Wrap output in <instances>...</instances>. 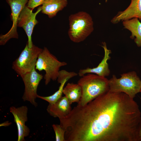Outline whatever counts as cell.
Wrapping results in <instances>:
<instances>
[{"mask_svg": "<svg viewBox=\"0 0 141 141\" xmlns=\"http://www.w3.org/2000/svg\"><path fill=\"white\" fill-rule=\"evenodd\" d=\"M52 127L55 134L56 141H65L66 131L60 125L54 124Z\"/></svg>", "mask_w": 141, "mask_h": 141, "instance_id": "cell-19", "label": "cell"}, {"mask_svg": "<svg viewBox=\"0 0 141 141\" xmlns=\"http://www.w3.org/2000/svg\"><path fill=\"white\" fill-rule=\"evenodd\" d=\"M9 110L13 116L14 121L17 127V141H25V138L29 135L30 132L29 128L25 125L28 120V108L26 106L18 107L11 106Z\"/></svg>", "mask_w": 141, "mask_h": 141, "instance_id": "cell-10", "label": "cell"}, {"mask_svg": "<svg viewBox=\"0 0 141 141\" xmlns=\"http://www.w3.org/2000/svg\"><path fill=\"white\" fill-rule=\"evenodd\" d=\"M102 47L104 52V57L98 66L92 68H87L85 69H80L78 72L79 75L81 77L86 74L95 73L99 76L105 77L108 76L110 73L107 63L108 60L111 57L109 55L111 53V50L107 49L106 43L102 42Z\"/></svg>", "mask_w": 141, "mask_h": 141, "instance_id": "cell-12", "label": "cell"}, {"mask_svg": "<svg viewBox=\"0 0 141 141\" xmlns=\"http://www.w3.org/2000/svg\"><path fill=\"white\" fill-rule=\"evenodd\" d=\"M140 92L141 93V89H140ZM140 99L141 100V98H140Z\"/></svg>", "mask_w": 141, "mask_h": 141, "instance_id": "cell-23", "label": "cell"}, {"mask_svg": "<svg viewBox=\"0 0 141 141\" xmlns=\"http://www.w3.org/2000/svg\"><path fill=\"white\" fill-rule=\"evenodd\" d=\"M29 0H6L11 9V18L13 22L11 27L6 34L0 36V45H4L10 39H18L17 31L19 17L23 9L26 5Z\"/></svg>", "mask_w": 141, "mask_h": 141, "instance_id": "cell-8", "label": "cell"}, {"mask_svg": "<svg viewBox=\"0 0 141 141\" xmlns=\"http://www.w3.org/2000/svg\"><path fill=\"white\" fill-rule=\"evenodd\" d=\"M11 124V122H9L8 121H6L3 123L1 124L0 126H9Z\"/></svg>", "mask_w": 141, "mask_h": 141, "instance_id": "cell-22", "label": "cell"}, {"mask_svg": "<svg viewBox=\"0 0 141 141\" xmlns=\"http://www.w3.org/2000/svg\"><path fill=\"white\" fill-rule=\"evenodd\" d=\"M71 105L65 96H62L55 103L49 104L46 110L51 116L61 119L65 118L70 114L72 109Z\"/></svg>", "mask_w": 141, "mask_h": 141, "instance_id": "cell-13", "label": "cell"}, {"mask_svg": "<svg viewBox=\"0 0 141 141\" xmlns=\"http://www.w3.org/2000/svg\"><path fill=\"white\" fill-rule=\"evenodd\" d=\"M118 78L115 75L109 80V91L123 92L134 99L136 95L140 92L141 80L136 73L132 71L121 75Z\"/></svg>", "mask_w": 141, "mask_h": 141, "instance_id": "cell-4", "label": "cell"}, {"mask_svg": "<svg viewBox=\"0 0 141 141\" xmlns=\"http://www.w3.org/2000/svg\"><path fill=\"white\" fill-rule=\"evenodd\" d=\"M67 64L66 62L60 61L45 47L39 55L35 69L39 71H45L44 78L46 85L51 80L54 81L57 79L60 68Z\"/></svg>", "mask_w": 141, "mask_h": 141, "instance_id": "cell-5", "label": "cell"}, {"mask_svg": "<svg viewBox=\"0 0 141 141\" xmlns=\"http://www.w3.org/2000/svg\"><path fill=\"white\" fill-rule=\"evenodd\" d=\"M68 81L66 80L60 84L58 90L51 95L47 96H43L37 95V97L47 102L49 104H53L57 102L62 96L64 86Z\"/></svg>", "mask_w": 141, "mask_h": 141, "instance_id": "cell-17", "label": "cell"}, {"mask_svg": "<svg viewBox=\"0 0 141 141\" xmlns=\"http://www.w3.org/2000/svg\"><path fill=\"white\" fill-rule=\"evenodd\" d=\"M135 18L141 20V0H131L129 6L124 11H119L111 22L116 24Z\"/></svg>", "mask_w": 141, "mask_h": 141, "instance_id": "cell-11", "label": "cell"}, {"mask_svg": "<svg viewBox=\"0 0 141 141\" xmlns=\"http://www.w3.org/2000/svg\"><path fill=\"white\" fill-rule=\"evenodd\" d=\"M21 77L25 87L22 99L24 101H28L35 107H37V104L36 99L38 95L37 89L43 76L38 73L34 68L31 71Z\"/></svg>", "mask_w": 141, "mask_h": 141, "instance_id": "cell-7", "label": "cell"}, {"mask_svg": "<svg viewBox=\"0 0 141 141\" xmlns=\"http://www.w3.org/2000/svg\"><path fill=\"white\" fill-rule=\"evenodd\" d=\"M41 10V7H39L35 12L33 13V10L26 5L21 11L19 17L17 26L22 27L25 31L28 37V45L30 48H31L33 44L31 37L33 29L38 23L36 17Z\"/></svg>", "mask_w": 141, "mask_h": 141, "instance_id": "cell-9", "label": "cell"}, {"mask_svg": "<svg viewBox=\"0 0 141 141\" xmlns=\"http://www.w3.org/2000/svg\"><path fill=\"white\" fill-rule=\"evenodd\" d=\"M63 93L71 104L74 102L78 103L81 97L82 90L78 83H68L64 88Z\"/></svg>", "mask_w": 141, "mask_h": 141, "instance_id": "cell-16", "label": "cell"}, {"mask_svg": "<svg viewBox=\"0 0 141 141\" xmlns=\"http://www.w3.org/2000/svg\"><path fill=\"white\" fill-rule=\"evenodd\" d=\"M138 136L140 141H141V116L139 124Z\"/></svg>", "mask_w": 141, "mask_h": 141, "instance_id": "cell-21", "label": "cell"}, {"mask_svg": "<svg viewBox=\"0 0 141 141\" xmlns=\"http://www.w3.org/2000/svg\"><path fill=\"white\" fill-rule=\"evenodd\" d=\"M44 0H29L27 3V6L33 10L36 7L42 5Z\"/></svg>", "mask_w": 141, "mask_h": 141, "instance_id": "cell-20", "label": "cell"}, {"mask_svg": "<svg viewBox=\"0 0 141 141\" xmlns=\"http://www.w3.org/2000/svg\"><path fill=\"white\" fill-rule=\"evenodd\" d=\"M105 1L106 2H107V0H105Z\"/></svg>", "mask_w": 141, "mask_h": 141, "instance_id": "cell-24", "label": "cell"}, {"mask_svg": "<svg viewBox=\"0 0 141 141\" xmlns=\"http://www.w3.org/2000/svg\"><path fill=\"white\" fill-rule=\"evenodd\" d=\"M81 77L77 83L81 88L82 94L77 105L84 106L109 90V80L105 77L88 73Z\"/></svg>", "mask_w": 141, "mask_h": 141, "instance_id": "cell-2", "label": "cell"}, {"mask_svg": "<svg viewBox=\"0 0 141 141\" xmlns=\"http://www.w3.org/2000/svg\"><path fill=\"white\" fill-rule=\"evenodd\" d=\"M78 74L74 72H69L64 70H60L57 80L58 83L61 84L65 80L77 76Z\"/></svg>", "mask_w": 141, "mask_h": 141, "instance_id": "cell-18", "label": "cell"}, {"mask_svg": "<svg viewBox=\"0 0 141 141\" xmlns=\"http://www.w3.org/2000/svg\"><path fill=\"white\" fill-rule=\"evenodd\" d=\"M141 112L126 94L109 91L61 121L67 141H140Z\"/></svg>", "mask_w": 141, "mask_h": 141, "instance_id": "cell-1", "label": "cell"}, {"mask_svg": "<svg viewBox=\"0 0 141 141\" xmlns=\"http://www.w3.org/2000/svg\"><path fill=\"white\" fill-rule=\"evenodd\" d=\"M43 49L33 44L30 48L28 43L19 57L14 61L12 68L20 76L35 68L39 55Z\"/></svg>", "mask_w": 141, "mask_h": 141, "instance_id": "cell-6", "label": "cell"}, {"mask_svg": "<svg viewBox=\"0 0 141 141\" xmlns=\"http://www.w3.org/2000/svg\"><path fill=\"white\" fill-rule=\"evenodd\" d=\"M69 21L68 34L70 39L74 43L84 41L93 31L92 18L86 12L80 11L71 14Z\"/></svg>", "mask_w": 141, "mask_h": 141, "instance_id": "cell-3", "label": "cell"}, {"mask_svg": "<svg viewBox=\"0 0 141 141\" xmlns=\"http://www.w3.org/2000/svg\"><path fill=\"white\" fill-rule=\"evenodd\" d=\"M125 29L131 33L130 38L134 39V42L138 47H141V22L138 18H135L122 21Z\"/></svg>", "mask_w": 141, "mask_h": 141, "instance_id": "cell-15", "label": "cell"}, {"mask_svg": "<svg viewBox=\"0 0 141 141\" xmlns=\"http://www.w3.org/2000/svg\"><path fill=\"white\" fill-rule=\"evenodd\" d=\"M67 4V0H44L41 6V11L51 18L66 7Z\"/></svg>", "mask_w": 141, "mask_h": 141, "instance_id": "cell-14", "label": "cell"}]
</instances>
